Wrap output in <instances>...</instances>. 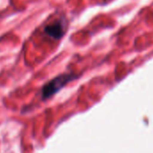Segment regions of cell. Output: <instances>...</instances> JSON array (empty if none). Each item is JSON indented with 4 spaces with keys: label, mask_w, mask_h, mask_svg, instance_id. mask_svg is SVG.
Returning <instances> with one entry per match:
<instances>
[{
    "label": "cell",
    "mask_w": 153,
    "mask_h": 153,
    "mask_svg": "<svg viewBox=\"0 0 153 153\" xmlns=\"http://www.w3.org/2000/svg\"><path fill=\"white\" fill-rule=\"evenodd\" d=\"M76 78V76H75L74 73H64L59 75L58 76L51 79L50 82H48L46 85H44V87L42 88V99L45 100L51 97Z\"/></svg>",
    "instance_id": "obj_1"
},
{
    "label": "cell",
    "mask_w": 153,
    "mask_h": 153,
    "mask_svg": "<svg viewBox=\"0 0 153 153\" xmlns=\"http://www.w3.org/2000/svg\"><path fill=\"white\" fill-rule=\"evenodd\" d=\"M44 32L50 36L54 39L61 38L65 33L64 25L61 22H54L44 28Z\"/></svg>",
    "instance_id": "obj_2"
}]
</instances>
